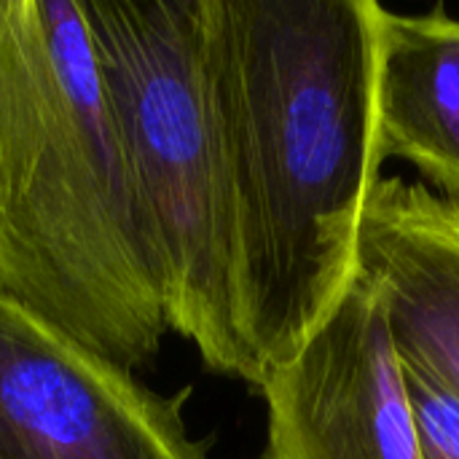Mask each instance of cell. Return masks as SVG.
Instances as JSON below:
<instances>
[{"label":"cell","instance_id":"3","mask_svg":"<svg viewBox=\"0 0 459 459\" xmlns=\"http://www.w3.org/2000/svg\"><path fill=\"white\" fill-rule=\"evenodd\" d=\"M140 212L167 328L255 387L231 264L204 0H78Z\"/></svg>","mask_w":459,"mask_h":459},{"label":"cell","instance_id":"5","mask_svg":"<svg viewBox=\"0 0 459 459\" xmlns=\"http://www.w3.org/2000/svg\"><path fill=\"white\" fill-rule=\"evenodd\" d=\"M258 390L266 401L264 459H422L382 296L360 274Z\"/></svg>","mask_w":459,"mask_h":459},{"label":"cell","instance_id":"6","mask_svg":"<svg viewBox=\"0 0 459 459\" xmlns=\"http://www.w3.org/2000/svg\"><path fill=\"white\" fill-rule=\"evenodd\" d=\"M358 274L382 296L401 360L459 398V194L382 178L366 204Z\"/></svg>","mask_w":459,"mask_h":459},{"label":"cell","instance_id":"8","mask_svg":"<svg viewBox=\"0 0 459 459\" xmlns=\"http://www.w3.org/2000/svg\"><path fill=\"white\" fill-rule=\"evenodd\" d=\"M422 459H459V398L420 366L403 363Z\"/></svg>","mask_w":459,"mask_h":459},{"label":"cell","instance_id":"1","mask_svg":"<svg viewBox=\"0 0 459 459\" xmlns=\"http://www.w3.org/2000/svg\"><path fill=\"white\" fill-rule=\"evenodd\" d=\"M377 0H204L237 325L264 377L358 277L382 148Z\"/></svg>","mask_w":459,"mask_h":459},{"label":"cell","instance_id":"2","mask_svg":"<svg viewBox=\"0 0 459 459\" xmlns=\"http://www.w3.org/2000/svg\"><path fill=\"white\" fill-rule=\"evenodd\" d=\"M0 290L129 371L169 333L78 0H0Z\"/></svg>","mask_w":459,"mask_h":459},{"label":"cell","instance_id":"7","mask_svg":"<svg viewBox=\"0 0 459 459\" xmlns=\"http://www.w3.org/2000/svg\"><path fill=\"white\" fill-rule=\"evenodd\" d=\"M377 124L382 156H401L459 194V19L377 11Z\"/></svg>","mask_w":459,"mask_h":459},{"label":"cell","instance_id":"4","mask_svg":"<svg viewBox=\"0 0 459 459\" xmlns=\"http://www.w3.org/2000/svg\"><path fill=\"white\" fill-rule=\"evenodd\" d=\"M0 459H207L183 398L145 387L0 290Z\"/></svg>","mask_w":459,"mask_h":459}]
</instances>
